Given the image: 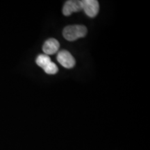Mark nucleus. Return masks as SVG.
<instances>
[{
	"label": "nucleus",
	"mask_w": 150,
	"mask_h": 150,
	"mask_svg": "<svg viewBox=\"0 0 150 150\" xmlns=\"http://www.w3.org/2000/svg\"><path fill=\"white\" fill-rule=\"evenodd\" d=\"M87 34V29L83 25L67 26L63 29V35L67 40L74 41L80 38H83Z\"/></svg>",
	"instance_id": "nucleus-1"
},
{
	"label": "nucleus",
	"mask_w": 150,
	"mask_h": 150,
	"mask_svg": "<svg viewBox=\"0 0 150 150\" xmlns=\"http://www.w3.org/2000/svg\"><path fill=\"white\" fill-rule=\"evenodd\" d=\"M82 10L88 17L94 18L98 13L99 10V2L97 0H83L81 1Z\"/></svg>",
	"instance_id": "nucleus-2"
},
{
	"label": "nucleus",
	"mask_w": 150,
	"mask_h": 150,
	"mask_svg": "<svg viewBox=\"0 0 150 150\" xmlns=\"http://www.w3.org/2000/svg\"><path fill=\"white\" fill-rule=\"evenodd\" d=\"M57 61L65 68H72L75 65V60L72 54L66 50H62L57 55Z\"/></svg>",
	"instance_id": "nucleus-3"
},
{
	"label": "nucleus",
	"mask_w": 150,
	"mask_h": 150,
	"mask_svg": "<svg viewBox=\"0 0 150 150\" xmlns=\"http://www.w3.org/2000/svg\"><path fill=\"white\" fill-rule=\"evenodd\" d=\"M81 10H82L81 1L70 0V1H67L63 6V13L65 16H69L72 13L78 12Z\"/></svg>",
	"instance_id": "nucleus-4"
},
{
	"label": "nucleus",
	"mask_w": 150,
	"mask_h": 150,
	"mask_svg": "<svg viewBox=\"0 0 150 150\" xmlns=\"http://www.w3.org/2000/svg\"><path fill=\"white\" fill-rule=\"evenodd\" d=\"M60 45L57 40L55 38H50L45 41L42 47V50L45 54L50 55L54 54L59 51Z\"/></svg>",
	"instance_id": "nucleus-5"
},
{
	"label": "nucleus",
	"mask_w": 150,
	"mask_h": 150,
	"mask_svg": "<svg viewBox=\"0 0 150 150\" xmlns=\"http://www.w3.org/2000/svg\"><path fill=\"white\" fill-rule=\"evenodd\" d=\"M36 64L42 68H44L47 65H48L50 62H52L51 59L48 55L46 54H40L38 56L35 60Z\"/></svg>",
	"instance_id": "nucleus-6"
},
{
	"label": "nucleus",
	"mask_w": 150,
	"mask_h": 150,
	"mask_svg": "<svg viewBox=\"0 0 150 150\" xmlns=\"http://www.w3.org/2000/svg\"><path fill=\"white\" fill-rule=\"evenodd\" d=\"M45 72L48 74H55L58 72L59 69H58L57 65L53 62H50L48 65H47L45 67L43 68Z\"/></svg>",
	"instance_id": "nucleus-7"
}]
</instances>
